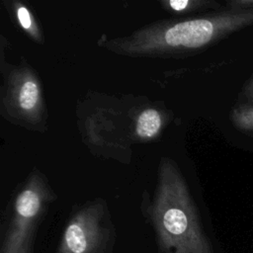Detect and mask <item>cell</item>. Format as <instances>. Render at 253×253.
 Wrapping results in <instances>:
<instances>
[{
  "label": "cell",
  "instance_id": "obj_1",
  "mask_svg": "<svg viewBox=\"0 0 253 253\" xmlns=\"http://www.w3.org/2000/svg\"><path fill=\"white\" fill-rule=\"evenodd\" d=\"M253 26V10H224L200 18L160 21L104 46L131 57H181L199 51L228 35Z\"/></svg>",
  "mask_w": 253,
  "mask_h": 253
},
{
  "label": "cell",
  "instance_id": "obj_2",
  "mask_svg": "<svg viewBox=\"0 0 253 253\" xmlns=\"http://www.w3.org/2000/svg\"><path fill=\"white\" fill-rule=\"evenodd\" d=\"M156 253H214L189 188L175 162L163 158L153 199L143 209Z\"/></svg>",
  "mask_w": 253,
  "mask_h": 253
},
{
  "label": "cell",
  "instance_id": "obj_3",
  "mask_svg": "<svg viewBox=\"0 0 253 253\" xmlns=\"http://www.w3.org/2000/svg\"><path fill=\"white\" fill-rule=\"evenodd\" d=\"M55 195L42 175H32L7 206L1 221L0 253H19L34 243L37 229Z\"/></svg>",
  "mask_w": 253,
  "mask_h": 253
},
{
  "label": "cell",
  "instance_id": "obj_4",
  "mask_svg": "<svg viewBox=\"0 0 253 253\" xmlns=\"http://www.w3.org/2000/svg\"><path fill=\"white\" fill-rule=\"evenodd\" d=\"M117 231L107 203L89 201L73 209L55 253H113Z\"/></svg>",
  "mask_w": 253,
  "mask_h": 253
},
{
  "label": "cell",
  "instance_id": "obj_5",
  "mask_svg": "<svg viewBox=\"0 0 253 253\" xmlns=\"http://www.w3.org/2000/svg\"><path fill=\"white\" fill-rule=\"evenodd\" d=\"M1 111L7 120L23 126L36 129L44 126L42 88L30 67L20 65L7 72L2 88Z\"/></svg>",
  "mask_w": 253,
  "mask_h": 253
},
{
  "label": "cell",
  "instance_id": "obj_6",
  "mask_svg": "<svg viewBox=\"0 0 253 253\" xmlns=\"http://www.w3.org/2000/svg\"><path fill=\"white\" fill-rule=\"evenodd\" d=\"M162 126V117L155 109H146L137 117L135 133L144 139H149L158 134Z\"/></svg>",
  "mask_w": 253,
  "mask_h": 253
},
{
  "label": "cell",
  "instance_id": "obj_7",
  "mask_svg": "<svg viewBox=\"0 0 253 253\" xmlns=\"http://www.w3.org/2000/svg\"><path fill=\"white\" fill-rule=\"evenodd\" d=\"M12 13L16 18L18 25L23 31H25L34 41L42 42V34L39 29L38 24L36 23L33 14L24 4L20 2H12Z\"/></svg>",
  "mask_w": 253,
  "mask_h": 253
},
{
  "label": "cell",
  "instance_id": "obj_8",
  "mask_svg": "<svg viewBox=\"0 0 253 253\" xmlns=\"http://www.w3.org/2000/svg\"><path fill=\"white\" fill-rule=\"evenodd\" d=\"M164 8L168 11L175 12L178 14L190 13L206 9H216L220 5L214 1H204V0H170L161 2Z\"/></svg>",
  "mask_w": 253,
  "mask_h": 253
},
{
  "label": "cell",
  "instance_id": "obj_9",
  "mask_svg": "<svg viewBox=\"0 0 253 253\" xmlns=\"http://www.w3.org/2000/svg\"><path fill=\"white\" fill-rule=\"evenodd\" d=\"M230 120L240 131L253 133V104L245 103L234 107L230 113Z\"/></svg>",
  "mask_w": 253,
  "mask_h": 253
},
{
  "label": "cell",
  "instance_id": "obj_10",
  "mask_svg": "<svg viewBox=\"0 0 253 253\" xmlns=\"http://www.w3.org/2000/svg\"><path fill=\"white\" fill-rule=\"evenodd\" d=\"M228 10L249 11L253 10V0H231L226 2Z\"/></svg>",
  "mask_w": 253,
  "mask_h": 253
},
{
  "label": "cell",
  "instance_id": "obj_11",
  "mask_svg": "<svg viewBox=\"0 0 253 253\" xmlns=\"http://www.w3.org/2000/svg\"><path fill=\"white\" fill-rule=\"evenodd\" d=\"M242 95L249 102V104H253V74L244 84Z\"/></svg>",
  "mask_w": 253,
  "mask_h": 253
},
{
  "label": "cell",
  "instance_id": "obj_12",
  "mask_svg": "<svg viewBox=\"0 0 253 253\" xmlns=\"http://www.w3.org/2000/svg\"><path fill=\"white\" fill-rule=\"evenodd\" d=\"M19 253H34V243H30L21 248Z\"/></svg>",
  "mask_w": 253,
  "mask_h": 253
}]
</instances>
